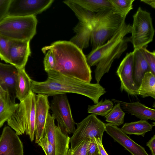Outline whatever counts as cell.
Segmentation results:
<instances>
[{
  "label": "cell",
  "instance_id": "1",
  "mask_svg": "<svg viewBox=\"0 0 155 155\" xmlns=\"http://www.w3.org/2000/svg\"><path fill=\"white\" fill-rule=\"evenodd\" d=\"M47 73L48 78L44 81L31 80V90L35 94L48 97L66 93L76 94L88 97L96 104L99 102L100 97L106 93L105 89L99 84L83 82L54 70Z\"/></svg>",
  "mask_w": 155,
  "mask_h": 155
},
{
  "label": "cell",
  "instance_id": "2",
  "mask_svg": "<svg viewBox=\"0 0 155 155\" xmlns=\"http://www.w3.org/2000/svg\"><path fill=\"white\" fill-rule=\"evenodd\" d=\"M52 52L56 66L54 69L61 74L79 81L90 83L91 71L82 51L70 41H59L42 49L44 53Z\"/></svg>",
  "mask_w": 155,
  "mask_h": 155
},
{
  "label": "cell",
  "instance_id": "3",
  "mask_svg": "<svg viewBox=\"0 0 155 155\" xmlns=\"http://www.w3.org/2000/svg\"><path fill=\"white\" fill-rule=\"evenodd\" d=\"M125 19L107 42L92 50L86 57L90 67L96 65L94 72L97 83L99 84L103 75L108 72L114 61L119 58L127 49L130 38L126 36L131 33V25L125 22Z\"/></svg>",
  "mask_w": 155,
  "mask_h": 155
},
{
  "label": "cell",
  "instance_id": "4",
  "mask_svg": "<svg viewBox=\"0 0 155 155\" xmlns=\"http://www.w3.org/2000/svg\"><path fill=\"white\" fill-rule=\"evenodd\" d=\"M126 18H122L114 13L111 8L95 13L90 23L92 50L104 44L110 39Z\"/></svg>",
  "mask_w": 155,
  "mask_h": 155
},
{
  "label": "cell",
  "instance_id": "5",
  "mask_svg": "<svg viewBox=\"0 0 155 155\" xmlns=\"http://www.w3.org/2000/svg\"><path fill=\"white\" fill-rule=\"evenodd\" d=\"M36 95L31 91L29 95L20 101L10 118L8 126L18 136L26 133L32 142L35 130V114Z\"/></svg>",
  "mask_w": 155,
  "mask_h": 155
},
{
  "label": "cell",
  "instance_id": "6",
  "mask_svg": "<svg viewBox=\"0 0 155 155\" xmlns=\"http://www.w3.org/2000/svg\"><path fill=\"white\" fill-rule=\"evenodd\" d=\"M35 16H7L0 21V35L10 40L30 41L36 33Z\"/></svg>",
  "mask_w": 155,
  "mask_h": 155
},
{
  "label": "cell",
  "instance_id": "7",
  "mask_svg": "<svg viewBox=\"0 0 155 155\" xmlns=\"http://www.w3.org/2000/svg\"><path fill=\"white\" fill-rule=\"evenodd\" d=\"M133 19L130 41L134 50H139L153 41L155 31L150 13L141 7L138 8Z\"/></svg>",
  "mask_w": 155,
  "mask_h": 155
},
{
  "label": "cell",
  "instance_id": "8",
  "mask_svg": "<svg viewBox=\"0 0 155 155\" xmlns=\"http://www.w3.org/2000/svg\"><path fill=\"white\" fill-rule=\"evenodd\" d=\"M77 128L70 138V143L72 149L88 139H100L102 141L105 131V124L93 114L88 115L80 122L76 123Z\"/></svg>",
  "mask_w": 155,
  "mask_h": 155
},
{
  "label": "cell",
  "instance_id": "9",
  "mask_svg": "<svg viewBox=\"0 0 155 155\" xmlns=\"http://www.w3.org/2000/svg\"><path fill=\"white\" fill-rule=\"evenodd\" d=\"M50 109L52 116L58 122V126L64 134L73 133L75 130L74 122L66 94L53 96Z\"/></svg>",
  "mask_w": 155,
  "mask_h": 155
},
{
  "label": "cell",
  "instance_id": "10",
  "mask_svg": "<svg viewBox=\"0 0 155 155\" xmlns=\"http://www.w3.org/2000/svg\"><path fill=\"white\" fill-rule=\"evenodd\" d=\"M53 0H11L7 16H35L48 8Z\"/></svg>",
  "mask_w": 155,
  "mask_h": 155
},
{
  "label": "cell",
  "instance_id": "11",
  "mask_svg": "<svg viewBox=\"0 0 155 155\" xmlns=\"http://www.w3.org/2000/svg\"><path fill=\"white\" fill-rule=\"evenodd\" d=\"M134 51L127 53L118 67L116 73L120 82L121 91L129 95H138V87L133 78Z\"/></svg>",
  "mask_w": 155,
  "mask_h": 155
},
{
  "label": "cell",
  "instance_id": "12",
  "mask_svg": "<svg viewBox=\"0 0 155 155\" xmlns=\"http://www.w3.org/2000/svg\"><path fill=\"white\" fill-rule=\"evenodd\" d=\"M23 143L9 126L3 129L0 137V155H23Z\"/></svg>",
  "mask_w": 155,
  "mask_h": 155
},
{
  "label": "cell",
  "instance_id": "13",
  "mask_svg": "<svg viewBox=\"0 0 155 155\" xmlns=\"http://www.w3.org/2000/svg\"><path fill=\"white\" fill-rule=\"evenodd\" d=\"M30 40H11L9 51V63L17 69L25 68L31 51Z\"/></svg>",
  "mask_w": 155,
  "mask_h": 155
},
{
  "label": "cell",
  "instance_id": "14",
  "mask_svg": "<svg viewBox=\"0 0 155 155\" xmlns=\"http://www.w3.org/2000/svg\"><path fill=\"white\" fill-rule=\"evenodd\" d=\"M105 126L107 134L132 155H149L144 147L134 142L117 126L108 123Z\"/></svg>",
  "mask_w": 155,
  "mask_h": 155
},
{
  "label": "cell",
  "instance_id": "15",
  "mask_svg": "<svg viewBox=\"0 0 155 155\" xmlns=\"http://www.w3.org/2000/svg\"><path fill=\"white\" fill-rule=\"evenodd\" d=\"M48 97L38 94L36 95L35 114V140L38 143L44 136V129L50 106Z\"/></svg>",
  "mask_w": 155,
  "mask_h": 155
},
{
  "label": "cell",
  "instance_id": "16",
  "mask_svg": "<svg viewBox=\"0 0 155 155\" xmlns=\"http://www.w3.org/2000/svg\"><path fill=\"white\" fill-rule=\"evenodd\" d=\"M18 70L12 65L0 62V85L4 90L8 91L14 102L16 98L15 83Z\"/></svg>",
  "mask_w": 155,
  "mask_h": 155
},
{
  "label": "cell",
  "instance_id": "17",
  "mask_svg": "<svg viewBox=\"0 0 155 155\" xmlns=\"http://www.w3.org/2000/svg\"><path fill=\"white\" fill-rule=\"evenodd\" d=\"M111 101L119 103L125 111L141 120H155V110L146 106L139 102H127L112 99Z\"/></svg>",
  "mask_w": 155,
  "mask_h": 155
},
{
  "label": "cell",
  "instance_id": "18",
  "mask_svg": "<svg viewBox=\"0 0 155 155\" xmlns=\"http://www.w3.org/2000/svg\"><path fill=\"white\" fill-rule=\"evenodd\" d=\"M31 80L26 72L25 68L18 69L15 79V89L16 98L20 102L25 99L32 91Z\"/></svg>",
  "mask_w": 155,
  "mask_h": 155
},
{
  "label": "cell",
  "instance_id": "19",
  "mask_svg": "<svg viewBox=\"0 0 155 155\" xmlns=\"http://www.w3.org/2000/svg\"><path fill=\"white\" fill-rule=\"evenodd\" d=\"M133 78L135 84L140 87L145 74L150 71L149 65L140 50H134Z\"/></svg>",
  "mask_w": 155,
  "mask_h": 155
},
{
  "label": "cell",
  "instance_id": "20",
  "mask_svg": "<svg viewBox=\"0 0 155 155\" xmlns=\"http://www.w3.org/2000/svg\"><path fill=\"white\" fill-rule=\"evenodd\" d=\"M76 35L70 40L81 50L87 47L90 40L91 28L90 24L79 22L74 29Z\"/></svg>",
  "mask_w": 155,
  "mask_h": 155
},
{
  "label": "cell",
  "instance_id": "21",
  "mask_svg": "<svg viewBox=\"0 0 155 155\" xmlns=\"http://www.w3.org/2000/svg\"><path fill=\"white\" fill-rule=\"evenodd\" d=\"M18 104L12 101L8 91L3 90L0 104V128L11 117Z\"/></svg>",
  "mask_w": 155,
  "mask_h": 155
},
{
  "label": "cell",
  "instance_id": "22",
  "mask_svg": "<svg viewBox=\"0 0 155 155\" xmlns=\"http://www.w3.org/2000/svg\"><path fill=\"white\" fill-rule=\"evenodd\" d=\"M155 124H151L147 120L125 123L121 130L126 134H134L144 137L145 134L152 130Z\"/></svg>",
  "mask_w": 155,
  "mask_h": 155
},
{
  "label": "cell",
  "instance_id": "23",
  "mask_svg": "<svg viewBox=\"0 0 155 155\" xmlns=\"http://www.w3.org/2000/svg\"><path fill=\"white\" fill-rule=\"evenodd\" d=\"M138 94L143 98L150 97L155 99V75L150 71L144 74L138 89Z\"/></svg>",
  "mask_w": 155,
  "mask_h": 155
},
{
  "label": "cell",
  "instance_id": "24",
  "mask_svg": "<svg viewBox=\"0 0 155 155\" xmlns=\"http://www.w3.org/2000/svg\"><path fill=\"white\" fill-rule=\"evenodd\" d=\"M70 137L64 134L58 126L55 127V136L54 146L56 155H66L69 149Z\"/></svg>",
  "mask_w": 155,
  "mask_h": 155
},
{
  "label": "cell",
  "instance_id": "25",
  "mask_svg": "<svg viewBox=\"0 0 155 155\" xmlns=\"http://www.w3.org/2000/svg\"><path fill=\"white\" fill-rule=\"evenodd\" d=\"M63 2L74 12L80 22L88 24L91 21L95 13L90 11L71 0Z\"/></svg>",
  "mask_w": 155,
  "mask_h": 155
},
{
  "label": "cell",
  "instance_id": "26",
  "mask_svg": "<svg viewBox=\"0 0 155 155\" xmlns=\"http://www.w3.org/2000/svg\"><path fill=\"white\" fill-rule=\"evenodd\" d=\"M90 11L97 13L111 7L109 0H71Z\"/></svg>",
  "mask_w": 155,
  "mask_h": 155
},
{
  "label": "cell",
  "instance_id": "27",
  "mask_svg": "<svg viewBox=\"0 0 155 155\" xmlns=\"http://www.w3.org/2000/svg\"><path fill=\"white\" fill-rule=\"evenodd\" d=\"M114 13L122 18H126L133 8V3L135 0H109Z\"/></svg>",
  "mask_w": 155,
  "mask_h": 155
},
{
  "label": "cell",
  "instance_id": "28",
  "mask_svg": "<svg viewBox=\"0 0 155 155\" xmlns=\"http://www.w3.org/2000/svg\"><path fill=\"white\" fill-rule=\"evenodd\" d=\"M113 107L112 101L107 99L103 101L102 99L97 104L89 105L87 112L95 115L105 117L110 111Z\"/></svg>",
  "mask_w": 155,
  "mask_h": 155
},
{
  "label": "cell",
  "instance_id": "29",
  "mask_svg": "<svg viewBox=\"0 0 155 155\" xmlns=\"http://www.w3.org/2000/svg\"><path fill=\"white\" fill-rule=\"evenodd\" d=\"M125 113L122 110L120 104L117 103L110 111L105 117L106 121L111 124L119 126L124 123Z\"/></svg>",
  "mask_w": 155,
  "mask_h": 155
},
{
  "label": "cell",
  "instance_id": "30",
  "mask_svg": "<svg viewBox=\"0 0 155 155\" xmlns=\"http://www.w3.org/2000/svg\"><path fill=\"white\" fill-rule=\"evenodd\" d=\"M55 119L48 113L44 129V136H46L48 141L54 145L55 136Z\"/></svg>",
  "mask_w": 155,
  "mask_h": 155
},
{
  "label": "cell",
  "instance_id": "31",
  "mask_svg": "<svg viewBox=\"0 0 155 155\" xmlns=\"http://www.w3.org/2000/svg\"><path fill=\"white\" fill-rule=\"evenodd\" d=\"M10 40L0 35V58L9 63V51Z\"/></svg>",
  "mask_w": 155,
  "mask_h": 155
},
{
  "label": "cell",
  "instance_id": "32",
  "mask_svg": "<svg viewBox=\"0 0 155 155\" xmlns=\"http://www.w3.org/2000/svg\"><path fill=\"white\" fill-rule=\"evenodd\" d=\"M88 139L82 141L72 149L69 148L66 155H87V150L90 142Z\"/></svg>",
  "mask_w": 155,
  "mask_h": 155
},
{
  "label": "cell",
  "instance_id": "33",
  "mask_svg": "<svg viewBox=\"0 0 155 155\" xmlns=\"http://www.w3.org/2000/svg\"><path fill=\"white\" fill-rule=\"evenodd\" d=\"M147 47H143L140 50L149 65L150 71L155 75V51H149L147 49Z\"/></svg>",
  "mask_w": 155,
  "mask_h": 155
},
{
  "label": "cell",
  "instance_id": "34",
  "mask_svg": "<svg viewBox=\"0 0 155 155\" xmlns=\"http://www.w3.org/2000/svg\"><path fill=\"white\" fill-rule=\"evenodd\" d=\"M46 155H56L54 146L48 140L45 135L38 143Z\"/></svg>",
  "mask_w": 155,
  "mask_h": 155
},
{
  "label": "cell",
  "instance_id": "35",
  "mask_svg": "<svg viewBox=\"0 0 155 155\" xmlns=\"http://www.w3.org/2000/svg\"><path fill=\"white\" fill-rule=\"evenodd\" d=\"M44 65L45 70L47 72L55 69V61L52 53L50 50H48L46 54L44 60Z\"/></svg>",
  "mask_w": 155,
  "mask_h": 155
},
{
  "label": "cell",
  "instance_id": "36",
  "mask_svg": "<svg viewBox=\"0 0 155 155\" xmlns=\"http://www.w3.org/2000/svg\"><path fill=\"white\" fill-rule=\"evenodd\" d=\"M11 0H0V21L7 16Z\"/></svg>",
  "mask_w": 155,
  "mask_h": 155
},
{
  "label": "cell",
  "instance_id": "37",
  "mask_svg": "<svg viewBox=\"0 0 155 155\" xmlns=\"http://www.w3.org/2000/svg\"><path fill=\"white\" fill-rule=\"evenodd\" d=\"M90 139L87 150V155H97L99 153L95 139Z\"/></svg>",
  "mask_w": 155,
  "mask_h": 155
},
{
  "label": "cell",
  "instance_id": "38",
  "mask_svg": "<svg viewBox=\"0 0 155 155\" xmlns=\"http://www.w3.org/2000/svg\"><path fill=\"white\" fill-rule=\"evenodd\" d=\"M95 140L99 153L101 155H108L103 146L102 141L99 138H95Z\"/></svg>",
  "mask_w": 155,
  "mask_h": 155
},
{
  "label": "cell",
  "instance_id": "39",
  "mask_svg": "<svg viewBox=\"0 0 155 155\" xmlns=\"http://www.w3.org/2000/svg\"><path fill=\"white\" fill-rule=\"evenodd\" d=\"M146 146L150 150L152 155H155V136L154 134L151 139L147 143Z\"/></svg>",
  "mask_w": 155,
  "mask_h": 155
},
{
  "label": "cell",
  "instance_id": "40",
  "mask_svg": "<svg viewBox=\"0 0 155 155\" xmlns=\"http://www.w3.org/2000/svg\"><path fill=\"white\" fill-rule=\"evenodd\" d=\"M140 1L150 5L152 8H155V0H141Z\"/></svg>",
  "mask_w": 155,
  "mask_h": 155
},
{
  "label": "cell",
  "instance_id": "41",
  "mask_svg": "<svg viewBox=\"0 0 155 155\" xmlns=\"http://www.w3.org/2000/svg\"><path fill=\"white\" fill-rule=\"evenodd\" d=\"M3 90L0 85V104L1 102L2 94Z\"/></svg>",
  "mask_w": 155,
  "mask_h": 155
},
{
  "label": "cell",
  "instance_id": "42",
  "mask_svg": "<svg viewBox=\"0 0 155 155\" xmlns=\"http://www.w3.org/2000/svg\"><path fill=\"white\" fill-rule=\"evenodd\" d=\"M97 155H101L100 153H99Z\"/></svg>",
  "mask_w": 155,
  "mask_h": 155
}]
</instances>
